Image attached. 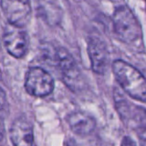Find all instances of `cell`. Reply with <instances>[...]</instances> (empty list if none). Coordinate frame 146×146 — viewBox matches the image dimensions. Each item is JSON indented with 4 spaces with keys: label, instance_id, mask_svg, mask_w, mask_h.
Wrapping results in <instances>:
<instances>
[{
    "label": "cell",
    "instance_id": "277c9868",
    "mask_svg": "<svg viewBox=\"0 0 146 146\" xmlns=\"http://www.w3.org/2000/svg\"><path fill=\"white\" fill-rule=\"evenodd\" d=\"M54 60L61 72L64 83L71 90H77L81 86V74L72 55L64 48L56 49Z\"/></svg>",
    "mask_w": 146,
    "mask_h": 146
},
{
    "label": "cell",
    "instance_id": "3957f363",
    "mask_svg": "<svg viewBox=\"0 0 146 146\" xmlns=\"http://www.w3.org/2000/svg\"><path fill=\"white\" fill-rule=\"evenodd\" d=\"M54 89L53 77L41 67H31L25 77V90L31 96L45 97Z\"/></svg>",
    "mask_w": 146,
    "mask_h": 146
},
{
    "label": "cell",
    "instance_id": "7a4b0ae2",
    "mask_svg": "<svg viewBox=\"0 0 146 146\" xmlns=\"http://www.w3.org/2000/svg\"><path fill=\"white\" fill-rule=\"evenodd\" d=\"M112 20L114 33L122 42L131 43L139 37L141 27L135 15L127 6L116 8Z\"/></svg>",
    "mask_w": 146,
    "mask_h": 146
},
{
    "label": "cell",
    "instance_id": "8fae6325",
    "mask_svg": "<svg viewBox=\"0 0 146 146\" xmlns=\"http://www.w3.org/2000/svg\"><path fill=\"white\" fill-rule=\"evenodd\" d=\"M5 104H6V94H5L4 90L0 87V111L3 109Z\"/></svg>",
    "mask_w": 146,
    "mask_h": 146
},
{
    "label": "cell",
    "instance_id": "30bf717a",
    "mask_svg": "<svg viewBox=\"0 0 146 146\" xmlns=\"http://www.w3.org/2000/svg\"><path fill=\"white\" fill-rule=\"evenodd\" d=\"M37 8L40 16L48 24L56 25L60 22L62 13L56 0H37Z\"/></svg>",
    "mask_w": 146,
    "mask_h": 146
},
{
    "label": "cell",
    "instance_id": "6da1fadb",
    "mask_svg": "<svg viewBox=\"0 0 146 146\" xmlns=\"http://www.w3.org/2000/svg\"><path fill=\"white\" fill-rule=\"evenodd\" d=\"M112 71L128 95L143 103L146 101V81L139 70L123 60H115L112 64Z\"/></svg>",
    "mask_w": 146,
    "mask_h": 146
},
{
    "label": "cell",
    "instance_id": "52a82bcc",
    "mask_svg": "<svg viewBox=\"0 0 146 146\" xmlns=\"http://www.w3.org/2000/svg\"><path fill=\"white\" fill-rule=\"evenodd\" d=\"M87 51L92 70L96 74L103 75L107 70L109 61V53L104 41L98 37H90L87 44Z\"/></svg>",
    "mask_w": 146,
    "mask_h": 146
},
{
    "label": "cell",
    "instance_id": "9c48e42d",
    "mask_svg": "<svg viewBox=\"0 0 146 146\" xmlns=\"http://www.w3.org/2000/svg\"><path fill=\"white\" fill-rule=\"evenodd\" d=\"M66 121L71 130L79 136H88L95 130L96 120L90 114L75 111L67 115Z\"/></svg>",
    "mask_w": 146,
    "mask_h": 146
},
{
    "label": "cell",
    "instance_id": "8992f818",
    "mask_svg": "<svg viewBox=\"0 0 146 146\" xmlns=\"http://www.w3.org/2000/svg\"><path fill=\"white\" fill-rule=\"evenodd\" d=\"M3 43L9 54L15 58H22L28 50V35L18 27L9 24L3 35Z\"/></svg>",
    "mask_w": 146,
    "mask_h": 146
},
{
    "label": "cell",
    "instance_id": "7c38bea8",
    "mask_svg": "<svg viewBox=\"0 0 146 146\" xmlns=\"http://www.w3.org/2000/svg\"><path fill=\"white\" fill-rule=\"evenodd\" d=\"M121 146H136V143L128 136H125L121 142Z\"/></svg>",
    "mask_w": 146,
    "mask_h": 146
},
{
    "label": "cell",
    "instance_id": "5b68a950",
    "mask_svg": "<svg viewBox=\"0 0 146 146\" xmlns=\"http://www.w3.org/2000/svg\"><path fill=\"white\" fill-rule=\"evenodd\" d=\"M3 14L10 25L25 27L31 18L30 0H0Z\"/></svg>",
    "mask_w": 146,
    "mask_h": 146
},
{
    "label": "cell",
    "instance_id": "ba28073f",
    "mask_svg": "<svg viewBox=\"0 0 146 146\" xmlns=\"http://www.w3.org/2000/svg\"><path fill=\"white\" fill-rule=\"evenodd\" d=\"M9 135L13 146H33V127L24 116H20L12 122Z\"/></svg>",
    "mask_w": 146,
    "mask_h": 146
},
{
    "label": "cell",
    "instance_id": "4fadbf2b",
    "mask_svg": "<svg viewBox=\"0 0 146 146\" xmlns=\"http://www.w3.org/2000/svg\"><path fill=\"white\" fill-rule=\"evenodd\" d=\"M0 78H1V70H0Z\"/></svg>",
    "mask_w": 146,
    "mask_h": 146
}]
</instances>
